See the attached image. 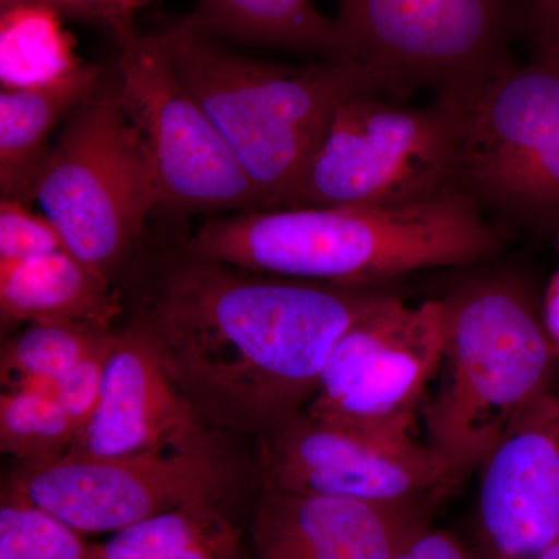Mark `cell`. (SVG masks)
<instances>
[{
	"label": "cell",
	"instance_id": "cell-10",
	"mask_svg": "<svg viewBox=\"0 0 559 559\" xmlns=\"http://www.w3.org/2000/svg\"><path fill=\"white\" fill-rule=\"evenodd\" d=\"M229 485V462L209 439L116 457L68 451L20 463L2 499L32 503L90 535L116 533L190 503H219Z\"/></svg>",
	"mask_w": 559,
	"mask_h": 559
},
{
	"label": "cell",
	"instance_id": "cell-2",
	"mask_svg": "<svg viewBox=\"0 0 559 559\" xmlns=\"http://www.w3.org/2000/svg\"><path fill=\"white\" fill-rule=\"evenodd\" d=\"M506 227L457 190L404 207L252 210L202 224L200 259L308 282L373 288L409 272L495 255Z\"/></svg>",
	"mask_w": 559,
	"mask_h": 559
},
{
	"label": "cell",
	"instance_id": "cell-24",
	"mask_svg": "<svg viewBox=\"0 0 559 559\" xmlns=\"http://www.w3.org/2000/svg\"><path fill=\"white\" fill-rule=\"evenodd\" d=\"M68 250L46 215L17 200L0 201V263H16Z\"/></svg>",
	"mask_w": 559,
	"mask_h": 559
},
{
	"label": "cell",
	"instance_id": "cell-22",
	"mask_svg": "<svg viewBox=\"0 0 559 559\" xmlns=\"http://www.w3.org/2000/svg\"><path fill=\"white\" fill-rule=\"evenodd\" d=\"M72 425L47 390L7 389L0 396V451L25 462L60 457L75 443Z\"/></svg>",
	"mask_w": 559,
	"mask_h": 559
},
{
	"label": "cell",
	"instance_id": "cell-1",
	"mask_svg": "<svg viewBox=\"0 0 559 559\" xmlns=\"http://www.w3.org/2000/svg\"><path fill=\"white\" fill-rule=\"evenodd\" d=\"M390 294L242 270L182 249L132 325L209 429L264 437L307 409L337 340Z\"/></svg>",
	"mask_w": 559,
	"mask_h": 559
},
{
	"label": "cell",
	"instance_id": "cell-14",
	"mask_svg": "<svg viewBox=\"0 0 559 559\" xmlns=\"http://www.w3.org/2000/svg\"><path fill=\"white\" fill-rule=\"evenodd\" d=\"M430 525V499L374 503L263 487L248 559H393Z\"/></svg>",
	"mask_w": 559,
	"mask_h": 559
},
{
	"label": "cell",
	"instance_id": "cell-20",
	"mask_svg": "<svg viewBox=\"0 0 559 559\" xmlns=\"http://www.w3.org/2000/svg\"><path fill=\"white\" fill-rule=\"evenodd\" d=\"M57 11L21 3L0 11V86L36 90L61 83L87 62L75 53L72 36Z\"/></svg>",
	"mask_w": 559,
	"mask_h": 559
},
{
	"label": "cell",
	"instance_id": "cell-27",
	"mask_svg": "<svg viewBox=\"0 0 559 559\" xmlns=\"http://www.w3.org/2000/svg\"><path fill=\"white\" fill-rule=\"evenodd\" d=\"M393 559H477L473 547L448 530L428 528L417 533Z\"/></svg>",
	"mask_w": 559,
	"mask_h": 559
},
{
	"label": "cell",
	"instance_id": "cell-18",
	"mask_svg": "<svg viewBox=\"0 0 559 559\" xmlns=\"http://www.w3.org/2000/svg\"><path fill=\"white\" fill-rule=\"evenodd\" d=\"M179 22L226 43L336 58V25L319 13L312 0H198Z\"/></svg>",
	"mask_w": 559,
	"mask_h": 559
},
{
	"label": "cell",
	"instance_id": "cell-16",
	"mask_svg": "<svg viewBox=\"0 0 559 559\" xmlns=\"http://www.w3.org/2000/svg\"><path fill=\"white\" fill-rule=\"evenodd\" d=\"M110 280L69 250L0 263V319L13 323H75L109 330L119 318Z\"/></svg>",
	"mask_w": 559,
	"mask_h": 559
},
{
	"label": "cell",
	"instance_id": "cell-26",
	"mask_svg": "<svg viewBox=\"0 0 559 559\" xmlns=\"http://www.w3.org/2000/svg\"><path fill=\"white\" fill-rule=\"evenodd\" d=\"M156 0H22L57 11L62 20L86 22L108 33L114 43L139 33L138 16Z\"/></svg>",
	"mask_w": 559,
	"mask_h": 559
},
{
	"label": "cell",
	"instance_id": "cell-12",
	"mask_svg": "<svg viewBox=\"0 0 559 559\" xmlns=\"http://www.w3.org/2000/svg\"><path fill=\"white\" fill-rule=\"evenodd\" d=\"M261 473L263 487L374 503L426 500L452 489L447 465L429 444L378 439L307 412L263 437Z\"/></svg>",
	"mask_w": 559,
	"mask_h": 559
},
{
	"label": "cell",
	"instance_id": "cell-11",
	"mask_svg": "<svg viewBox=\"0 0 559 559\" xmlns=\"http://www.w3.org/2000/svg\"><path fill=\"white\" fill-rule=\"evenodd\" d=\"M117 83L160 191V209L179 213L267 210L201 103L179 79L160 33L120 44Z\"/></svg>",
	"mask_w": 559,
	"mask_h": 559
},
{
	"label": "cell",
	"instance_id": "cell-17",
	"mask_svg": "<svg viewBox=\"0 0 559 559\" xmlns=\"http://www.w3.org/2000/svg\"><path fill=\"white\" fill-rule=\"evenodd\" d=\"M103 79L97 64L36 90L0 91V197L24 204L33 201L36 176L46 160L47 142L60 120Z\"/></svg>",
	"mask_w": 559,
	"mask_h": 559
},
{
	"label": "cell",
	"instance_id": "cell-30",
	"mask_svg": "<svg viewBox=\"0 0 559 559\" xmlns=\"http://www.w3.org/2000/svg\"><path fill=\"white\" fill-rule=\"evenodd\" d=\"M536 559H559V539L557 543L551 544L549 549L544 551V554H540Z\"/></svg>",
	"mask_w": 559,
	"mask_h": 559
},
{
	"label": "cell",
	"instance_id": "cell-21",
	"mask_svg": "<svg viewBox=\"0 0 559 559\" xmlns=\"http://www.w3.org/2000/svg\"><path fill=\"white\" fill-rule=\"evenodd\" d=\"M112 330L75 323H36L3 342L0 373L7 389L51 384L108 340Z\"/></svg>",
	"mask_w": 559,
	"mask_h": 559
},
{
	"label": "cell",
	"instance_id": "cell-7",
	"mask_svg": "<svg viewBox=\"0 0 559 559\" xmlns=\"http://www.w3.org/2000/svg\"><path fill=\"white\" fill-rule=\"evenodd\" d=\"M455 190L502 226L559 231V46L500 66L462 109Z\"/></svg>",
	"mask_w": 559,
	"mask_h": 559
},
{
	"label": "cell",
	"instance_id": "cell-5",
	"mask_svg": "<svg viewBox=\"0 0 559 559\" xmlns=\"http://www.w3.org/2000/svg\"><path fill=\"white\" fill-rule=\"evenodd\" d=\"M66 248L112 277L138 248L146 219L160 210L148 150L116 86L98 81L69 114L33 187Z\"/></svg>",
	"mask_w": 559,
	"mask_h": 559
},
{
	"label": "cell",
	"instance_id": "cell-25",
	"mask_svg": "<svg viewBox=\"0 0 559 559\" xmlns=\"http://www.w3.org/2000/svg\"><path fill=\"white\" fill-rule=\"evenodd\" d=\"M116 337L117 331H112L100 347L95 348L51 384V395L58 401L79 433L91 421L92 415L100 403L106 367H108L110 349Z\"/></svg>",
	"mask_w": 559,
	"mask_h": 559
},
{
	"label": "cell",
	"instance_id": "cell-15",
	"mask_svg": "<svg viewBox=\"0 0 559 559\" xmlns=\"http://www.w3.org/2000/svg\"><path fill=\"white\" fill-rule=\"evenodd\" d=\"M212 439L134 325L117 331L102 399L69 451L116 457Z\"/></svg>",
	"mask_w": 559,
	"mask_h": 559
},
{
	"label": "cell",
	"instance_id": "cell-9",
	"mask_svg": "<svg viewBox=\"0 0 559 559\" xmlns=\"http://www.w3.org/2000/svg\"><path fill=\"white\" fill-rule=\"evenodd\" d=\"M447 341L443 300L409 307L390 294L337 340L304 412L378 439L415 440L417 414Z\"/></svg>",
	"mask_w": 559,
	"mask_h": 559
},
{
	"label": "cell",
	"instance_id": "cell-28",
	"mask_svg": "<svg viewBox=\"0 0 559 559\" xmlns=\"http://www.w3.org/2000/svg\"><path fill=\"white\" fill-rule=\"evenodd\" d=\"M524 33L532 40L533 53L559 46V0H527Z\"/></svg>",
	"mask_w": 559,
	"mask_h": 559
},
{
	"label": "cell",
	"instance_id": "cell-29",
	"mask_svg": "<svg viewBox=\"0 0 559 559\" xmlns=\"http://www.w3.org/2000/svg\"><path fill=\"white\" fill-rule=\"evenodd\" d=\"M558 253H559V231L557 234ZM540 320H543L544 330L549 337L551 349L559 360V260L557 271L551 275L549 286L544 293L543 304L539 308Z\"/></svg>",
	"mask_w": 559,
	"mask_h": 559
},
{
	"label": "cell",
	"instance_id": "cell-6",
	"mask_svg": "<svg viewBox=\"0 0 559 559\" xmlns=\"http://www.w3.org/2000/svg\"><path fill=\"white\" fill-rule=\"evenodd\" d=\"M527 0H340L336 58L358 61L403 100L417 90L463 109L510 60Z\"/></svg>",
	"mask_w": 559,
	"mask_h": 559
},
{
	"label": "cell",
	"instance_id": "cell-19",
	"mask_svg": "<svg viewBox=\"0 0 559 559\" xmlns=\"http://www.w3.org/2000/svg\"><path fill=\"white\" fill-rule=\"evenodd\" d=\"M95 559H248L218 503L198 502L110 533Z\"/></svg>",
	"mask_w": 559,
	"mask_h": 559
},
{
	"label": "cell",
	"instance_id": "cell-31",
	"mask_svg": "<svg viewBox=\"0 0 559 559\" xmlns=\"http://www.w3.org/2000/svg\"><path fill=\"white\" fill-rule=\"evenodd\" d=\"M22 0H0V11L9 10L11 7L21 5Z\"/></svg>",
	"mask_w": 559,
	"mask_h": 559
},
{
	"label": "cell",
	"instance_id": "cell-13",
	"mask_svg": "<svg viewBox=\"0 0 559 559\" xmlns=\"http://www.w3.org/2000/svg\"><path fill=\"white\" fill-rule=\"evenodd\" d=\"M477 559H536L559 539V395L540 393L480 465Z\"/></svg>",
	"mask_w": 559,
	"mask_h": 559
},
{
	"label": "cell",
	"instance_id": "cell-23",
	"mask_svg": "<svg viewBox=\"0 0 559 559\" xmlns=\"http://www.w3.org/2000/svg\"><path fill=\"white\" fill-rule=\"evenodd\" d=\"M97 546L53 514L22 502L2 499L0 559H95Z\"/></svg>",
	"mask_w": 559,
	"mask_h": 559
},
{
	"label": "cell",
	"instance_id": "cell-8",
	"mask_svg": "<svg viewBox=\"0 0 559 559\" xmlns=\"http://www.w3.org/2000/svg\"><path fill=\"white\" fill-rule=\"evenodd\" d=\"M462 110L360 95L334 114L285 209L404 207L455 190Z\"/></svg>",
	"mask_w": 559,
	"mask_h": 559
},
{
	"label": "cell",
	"instance_id": "cell-3",
	"mask_svg": "<svg viewBox=\"0 0 559 559\" xmlns=\"http://www.w3.org/2000/svg\"><path fill=\"white\" fill-rule=\"evenodd\" d=\"M159 33L179 79L267 210L288 205L345 102L360 95L390 97L378 73L347 58L285 66L246 57L226 40L179 21Z\"/></svg>",
	"mask_w": 559,
	"mask_h": 559
},
{
	"label": "cell",
	"instance_id": "cell-4",
	"mask_svg": "<svg viewBox=\"0 0 559 559\" xmlns=\"http://www.w3.org/2000/svg\"><path fill=\"white\" fill-rule=\"evenodd\" d=\"M443 301L448 341L440 385L423 414L428 444L443 460L454 488L549 390L557 356L539 308L520 280H471Z\"/></svg>",
	"mask_w": 559,
	"mask_h": 559
}]
</instances>
